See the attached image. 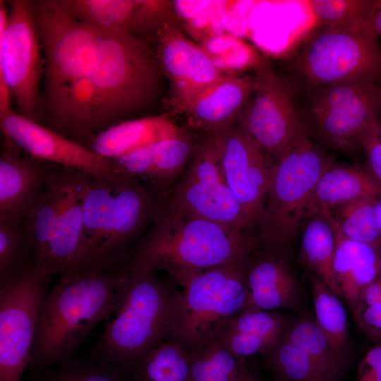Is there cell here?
Wrapping results in <instances>:
<instances>
[{
    "label": "cell",
    "mask_w": 381,
    "mask_h": 381,
    "mask_svg": "<svg viewBox=\"0 0 381 381\" xmlns=\"http://www.w3.org/2000/svg\"><path fill=\"white\" fill-rule=\"evenodd\" d=\"M356 381H381V342L370 349L360 363Z\"/></svg>",
    "instance_id": "cell-43"
},
{
    "label": "cell",
    "mask_w": 381,
    "mask_h": 381,
    "mask_svg": "<svg viewBox=\"0 0 381 381\" xmlns=\"http://www.w3.org/2000/svg\"><path fill=\"white\" fill-rule=\"evenodd\" d=\"M375 211L381 233V198L377 199L375 204Z\"/></svg>",
    "instance_id": "cell-47"
},
{
    "label": "cell",
    "mask_w": 381,
    "mask_h": 381,
    "mask_svg": "<svg viewBox=\"0 0 381 381\" xmlns=\"http://www.w3.org/2000/svg\"><path fill=\"white\" fill-rule=\"evenodd\" d=\"M165 202L184 212L251 234L253 226L226 184L211 135L197 143L190 163Z\"/></svg>",
    "instance_id": "cell-11"
},
{
    "label": "cell",
    "mask_w": 381,
    "mask_h": 381,
    "mask_svg": "<svg viewBox=\"0 0 381 381\" xmlns=\"http://www.w3.org/2000/svg\"><path fill=\"white\" fill-rule=\"evenodd\" d=\"M4 137L0 154V217L25 222L55 164L31 156Z\"/></svg>",
    "instance_id": "cell-19"
},
{
    "label": "cell",
    "mask_w": 381,
    "mask_h": 381,
    "mask_svg": "<svg viewBox=\"0 0 381 381\" xmlns=\"http://www.w3.org/2000/svg\"><path fill=\"white\" fill-rule=\"evenodd\" d=\"M291 321L290 317L278 312H241L229 322L222 332L277 341L284 334Z\"/></svg>",
    "instance_id": "cell-40"
},
{
    "label": "cell",
    "mask_w": 381,
    "mask_h": 381,
    "mask_svg": "<svg viewBox=\"0 0 381 381\" xmlns=\"http://www.w3.org/2000/svg\"><path fill=\"white\" fill-rule=\"evenodd\" d=\"M97 29V61L90 76L96 95L95 134L147 104L163 73L158 60L128 30Z\"/></svg>",
    "instance_id": "cell-4"
},
{
    "label": "cell",
    "mask_w": 381,
    "mask_h": 381,
    "mask_svg": "<svg viewBox=\"0 0 381 381\" xmlns=\"http://www.w3.org/2000/svg\"><path fill=\"white\" fill-rule=\"evenodd\" d=\"M64 167L56 166L25 221L35 266L43 268L64 193Z\"/></svg>",
    "instance_id": "cell-26"
},
{
    "label": "cell",
    "mask_w": 381,
    "mask_h": 381,
    "mask_svg": "<svg viewBox=\"0 0 381 381\" xmlns=\"http://www.w3.org/2000/svg\"><path fill=\"white\" fill-rule=\"evenodd\" d=\"M262 355L275 381H338L284 334Z\"/></svg>",
    "instance_id": "cell-32"
},
{
    "label": "cell",
    "mask_w": 381,
    "mask_h": 381,
    "mask_svg": "<svg viewBox=\"0 0 381 381\" xmlns=\"http://www.w3.org/2000/svg\"><path fill=\"white\" fill-rule=\"evenodd\" d=\"M8 4V12L4 2L0 4V79L8 87L19 114L40 123L42 62L33 4L25 0Z\"/></svg>",
    "instance_id": "cell-10"
},
{
    "label": "cell",
    "mask_w": 381,
    "mask_h": 381,
    "mask_svg": "<svg viewBox=\"0 0 381 381\" xmlns=\"http://www.w3.org/2000/svg\"><path fill=\"white\" fill-rule=\"evenodd\" d=\"M156 31L157 60L170 82V106L184 113L198 95L226 74L217 69L198 44L171 23L165 21Z\"/></svg>",
    "instance_id": "cell-17"
},
{
    "label": "cell",
    "mask_w": 381,
    "mask_h": 381,
    "mask_svg": "<svg viewBox=\"0 0 381 381\" xmlns=\"http://www.w3.org/2000/svg\"><path fill=\"white\" fill-rule=\"evenodd\" d=\"M377 199L364 197L331 210L344 236L357 242L381 247V233L375 211Z\"/></svg>",
    "instance_id": "cell-36"
},
{
    "label": "cell",
    "mask_w": 381,
    "mask_h": 381,
    "mask_svg": "<svg viewBox=\"0 0 381 381\" xmlns=\"http://www.w3.org/2000/svg\"><path fill=\"white\" fill-rule=\"evenodd\" d=\"M152 223L121 265L165 272L183 288L201 272L246 261L261 245L258 236L171 207L165 196Z\"/></svg>",
    "instance_id": "cell-1"
},
{
    "label": "cell",
    "mask_w": 381,
    "mask_h": 381,
    "mask_svg": "<svg viewBox=\"0 0 381 381\" xmlns=\"http://www.w3.org/2000/svg\"><path fill=\"white\" fill-rule=\"evenodd\" d=\"M322 214L330 222L335 236L334 273L341 293L351 312L357 306L363 290L381 272V247L357 242L340 231L331 210Z\"/></svg>",
    "instance_id": "cell-22"
},
{
    "label": "cell",
    "mask_w": 381,
    "mask_h": 381,
    "mask_svg": "<svg viewBox=\"0 0 381 381\" xmlns=\"http://www.w3.org/2000/svg\"><path fill=\"white\" fill-rule=\"evenodd\" d=\"M196 144L190 133L181 128L176 135L155 143L143 182L159 193H167L169 184L192 156Z\"/></svg>",
    "instance_id": "cell-29"
},
{
    "label": "cell",
    "mask_w": 381,
    "mask_h": 381,
    "mask_svg": "<svg viewBox=\"0 0 381 381\" xmlns=\"http://www.w3.org/2000/svg\"><path fill=\"white\" fill-rule=\"evenodd\" d=\"M32 4L45 56L48 104L74 82L90 76L97 61L99 32L71 15L60 0Z\"/></svg>",
    "instance_id": "cell-8"
},
{
    "label": "cell",
    "mask_w": 381,
    "mask_h": 381,
    "mask_svg": "<svg viewBox=\"0 0 381 381\" xmlns=\"http://www.w3.org/2000/svg\"><path fill=\"white\" fill-rule=\"evenodd\" d=\"M315 320L337 353L346 363L351 349L346 310L339 298L313 274H309Z\"/></svg>",
    "instance_id": "cell-28"
},
{
    "label": "cell",
    "mask_w": 381,
    "mask_h": 381,
    "mask_svg": "<svg viewBox=\"0 0 381 381\" xmlns=\"http://www.w3.org/2000/svg\"><path fill=\"white\" fill-rule=\"evenodd\" d=\"M78 20L102 29H126L137 1L60 0Z\"/></svg>",
    "instance_id": "cell-37"
},
{
    "label": "cell",
    "mask_w": 381,
    "mask_h": 381,
    "mask_svg": "<svg viewBox=\"0 0 381 381\" xmlns=\"http://www.w3.org/2000/svg\"><path fill=\"white\" fill-rule=\"evenodd\" d=\"M377 119H378L379 123L381 124V100H380V109L378 111Z\"/></svg>",
    "instance_id": "cell-48"
},
{
    "label": "cell",
    "mask_w": 381,
    "mask_h": 381,
    "mask_svg": "<svg viewBox=\"0 0 381 381\" xmlns=\"http://www.w3.org/2000/svg\"><path fill=\"white\" fill-rule=\"evenodd\" d=\"M32 378V381H135L131 373L118 365L92 357L81 359L74 356Z\"/></svg>",
    "instance_id": "cell-38"
},
{
    "label": "cell",
    "mask_w": 381,
    "mask_h": 381,
    "mask_svg": "<svg viewBox=\"0 0 381 381\" xmlns=\"http://www.w3.org/2000/svg\"><path fill=\"white\" fill-rule=\"evenodd\" d=\"M211 135L226 184L254 227L266 203L272 164L236 123Z\"/></svg>",
    "instance_id": "cell-14"
},
{
    "label": "cell",
    "mask_w": 381,
    "mask_h": 381,
    "mask_svg": "<svg viewBox=\"0 0 381 381\" xmlns=\"http://www.w3.org/2000/svg\"><path fill=\"white\" fill-rule=\"evenodd\" d=\"M199 45L217 69L225 74L236 75L260 62L249 45L231 35H214L201 41Z\"/></svg>",
    "instance_id": "cell-39"
},
{
    "label": "cell",
    "mask_w": 381,
    "mask_h": 381,
    "mask_svg": "<svg viewBox=\"0 0 381 381\" xmlns=\"http://www.w3.org/2000/svg\"><path fill=\"white\" fill-rule=\"evenodd\" d=\"M308 89L333 85L381 84V48L372 32L324 27L296 59Z\"/></svg>",
    "instance_id": "cell-7"
},
{
    "label": "cell",
    "mask_w": 381,
    "mask_h": 381,
    "mask_svg": "<svg viewBox=\"0 0 381 381\" xmlns=\"http://www.w3.org/2000/svg\"><path fill=\"white\" fill-rule=\"evenodd\" d=\"M364 197L381 198V183L371 172L360 167L331 165L320 176L305 217H311Z\"/></svg>",
    "instance_id": "cell-25"
},
{
    "label": "cell",
    "mask_w": 381,
    "mask_h": 381,
    "mask_svg": "<svg viewBox=\"0 0 381 381\" xmlns=\"http://www.w3.org/2000/svg\"><path fill=\"white\" fill-rule=\"evenodd\" d=\"M308 90L304 110L307 124L332 145H357L363 131L378 121L380 84L333 85Z\"/></svg>",
    "instance_id": "cell-12"
},
{
    "label": "cell",
    "mask_w": 381,
    "mask_h": 381,
    "mask_svg": "<svg viewBox=\"0 0 381 381\" xmlns=\"http://www.w3.org/2000/svg\"><path fill=\"white\" fill-rule=\"evenodd\" d=\"M212 1H174L173 6L180 18L188 23L194 20L211 6Z\"/></svg>",
    "instance_id": "cell-44"
},
{
    "label": "cell",
    "mask_w": 381,
    "mask_h": 381,
    "mask_svg": "<svg viewBox=\"0 0 381 381\" xmlns=\"http://www.w3.org/2000/svg\"><path fill=\"white\" fill-rule=\"evenodd\" d=\"M332 164V157L305 133L272 165L266 203L257 224L262 246L281 249L292 238L305 222L318 181Z\"/></svg>",
    "instance_id": "cell-5"
},
{
    "label": "cell",
    "mask_w": 381,
    "mask_h": 381,
    "mask_svg": "<svg viewBox=\"0 0 381 381\" xmlns=\"http://www.w3.org/2000/svg\"><path fill=\"white\" fill-rule=\"evenodd\" d=\"M252 79L251 95L239 111L236 123L272 165L300 136L308 133L291 83L277 75L267 60L260 61Z\"/></svg>",
    "instance_id": "cell-9"
},
{
    "label": "cell",
    "mask_w": 381,
    "mask_h": 381,
    "mask_svg": "<svg viewBox=\"0 0 381 381\" xmlns=\"http://www.w3.org/2000/svg\"><path fill=\"white\" fill-rule=\"evenodd\" d=\"M279 250L261 244L246 261L248 295L241 312L293 308L300 303L301 286Z\"/></svg>",
    "instance_id": "cell-18"
},
{
    "label": "cell",
    "mask_w": 381,
    "mask_h": 381,
    "mask_svg": "<svg viewBox=\"0 0 381 381\" xmlns=\"http://www.w3.org/2000/svg\"><path fill=\"white\" fill-rule=\"evenodd\" d=\"M123 267L65 272L39 306L30 362L33 377L69 361L95 326L116 312L123 292Z\"/></svg>",
    "instance_id": "cell-2"
},
{
    "label": "cell",
    "mask_w": 381,
    "mask_h": 381,
    "mask_svg": "<svg viewBox=\"0 0 381 381\" xmlns=\"http://www.w3.org/2000/svg\"><path fill=\"white\" fill-rule=\"evenodd\" d=\"M191 353L167 339L152 348L131 373L135 381H190Z\"/></svg>",
    "instance_id": "cell-30"
},
{
    "label": "cell",
    "mask_w": 381,
    "mask_h": 381,
    "mask_svg": "<svg viewBox=\"0 0 381 381\" xmlns=\"http://www.w3.org/2000/svg\"><path fill=\"white\" fill-rule=\"evenodd\" d=\"M380 302L381 272L378 277L363 290V291L361 294L357 306L371 305Z\"/></svg>",
    "instance_id": "cell-45"
},
{
    "label": "cell",
    "mask_w": 381,
    "mask_h": 381,
    "mask_svg": "<svg viewBox=\"0 0 381 381\" xmlns=\"http://www.w3.org/2000/svg\"><path fill=\"white\" fill-rule=\"evenodd\" d=\"M302 234L300 258L304 265L341 298L334 273L335 236L329 220L317 214L306 221Z\"/></svg>",
    "instance_id": "cell-27"
},
{
    "label": "cell",
    "mask_w": 381,
    "mask_h": 381,
    "mask_svg": "<svg viewBox=\"0 0 381 381\" xmlns=\"http://www.w3.org/2000/svg\"><path fill=\"white\" fill-rule=\"evenodd\" d=\"M190 381H258L217 339L191 353Z\"/></svg>",
    "instance_id": "cell-33"
},
{
    "label": "cell",
    "mask_w": 381,
    "mask_h": 381,
    "mask_svg": "<svg viewBox=\"0 0 381 381\" xmlns=\"http://www.w3.org/2000/svg\"><path fill=\"white\" fill-rule=\"evenodd\" d=\"M122 267L119 306L92 348L90 357L131 373L152 348L169 339L181 291L170 278Z\"/></svg>",
    "instance_id": "cell-3"
},
{
    "label": "cell",
    "mask_w": 381,
    "mask_h": 381,
    "mask_svg": "<svg viewBox=\"0 0 381 381\" xmlns=\"http://www.w3.org/2000/svg\"><path fill=\"white\" fill-rule=\"evenodd\" d=\"M352 313L363 332L372 340L381 342V302L358 306Z\"/></svg>",
    "instance_id": "cell-42"
},
{
    "label": "cell",
    "mask_w": 381,
    "mask_h": 381,
    "mask_svg": "<svg viewBox=\"0 0 381 381\" xmlns=\"http://www.w3.org/2000/svg\"><path fill=\"white\" fill-rule=\"evenodd\" d=\"M373 28L375 35L381 37V0L375 1L373 16Z\"/></svg>",
    "instance_id": "cell-46"
},
{
    "label": "cell",
    "mask_w": 381,
    "mask_h": 381,
    "mask_svg": "<svg viewBox=\"0 0 381 381\" xmlns=\"http://www.w3.org/2000/svg\"><path fill=\"white\" fill-rule=\"evenodd\" d=\"M376 0H312L308 5L324 27L375 33L373 16Z\"/></svg>",
    "instance_id": "cell-35"
},
{
    "label": "cell",
    "mask_w": 381,
    "mask_h": 381,
    "mask_svg": "<svg viewBox=\"0 0 381 381\" xmlns=\"http://www.w3.org/2000/svg\"><path fill=\"white\" fill-rule=\"evenodd\" d=\"M91 175L64 167V193L44 269L61 275L72 263L82 234L83 204Z\"/></svg>",
    "instance_id": "cell-20"
},
{
    "label": "cell",
    "mask_w": 381,
    "mask_h": 381,
    "mask_svg": "<svg viewBox=\"0 0 381 381\" xmlns=\"http://www.w3.org/2000/svg\"><path fill=\"white\" fill-rule=\"evenodd\" d=\"M284 335L339 381L347 363L334 350L314 318L302 316L292 320Z\"/></svg>",
    "instance_id": "cell-34"
},
{
    "label": "cell",
    "mask_w": 381,
    "mask_h": 381,
    "mask_svg": "<svg viewBox=\"0 0 381 381\" xmlns=\"http://www.w3.org/2000/svg\"><path fill=\"white\" fill-rule=\"evenodd\" d=\"M167 115L126 121L92 135L85 146L107 159L176 135L180 131Z\"/></svg>",
    "instance_id": "cell-23"
},
{
    "label": "cell",
    "mask_w": 381,
    "mask_h": 381,
    "mask_svg": "<svg viewBox=\"0 0 381 381\" xmlns=\"http://www.w3.org/2000/svg\"><path fill=\"white\" fill-rule=\"evenodd\" d=\"M246 261L217 267L194 277L181 293L168 339L190 353L218 339L246 305Z\"/></svg>",
    "instance_id": "cell-6"
},
{
    "label": "cell",
    "mask_w": 381,
    "mask_h": 381,
    "mask_svg": "<svg viewBox=\"0 0 381 381\" xmlns=\"http://www.w3.org/2000/svg\"><path fill=\"white\" fill-rule=\"evenodd\" d=\"M35 267L25 223L0 217V289L13 284Z\"/></svg>",
    "instance_id": "cell-31"
},
{
    "label": "cell",
    "mask_w": 381,
    "mask_h": 381,
    "mask_svg": "<svg viewBox=\"0 0 381 381\" xmlns=\"http://www.w3.org/2000/svg\"><path fill=\"white\" fill-rule=\"evenodd\" d=\"M51 277L36 266L0 289V381H21L28 367L39 306Z\"/></svg>",
    "instance_id": "cell-13"
},
{
    "label": "cell",
    "mask_w": 381,
    "mask_h": 381,
    "mask_svg": "<svg viewBox=\"0 0 381 381\" xmlns=\"http://www.w3.org/2000/svg\"><path fill=\"white\" fill-rule=\"evenodd\" d=\"M116 181L90 176L83 204L80 244L72 263L66 272L85 270L92 265L112 218Z\"/></svg>",
    "instance_id": "cell-24"
},
{
    "label": "cell",
    "mask_w": 381,
    "mask_h": 381,
    "mask_svg": "<svg viewBox=\"0 0 381 381\" xmlns=\"http://www.w3.org/2000/svg\"><path fill=\"white\" fill-rule=\"evenodd\" d=\"M0 124L4 136L32 157L110 181L124 176L109 159L13 110L0 118Z\"/></svg>",
    "instance_id": "cell-16"
},
{
    "label": "cell",
    "mask_w": 381,
    "mask_h": 381,
    "mask_svg": "<svg viewBox=\"0 0 381 381\" xmlns=\"http://www.w3.org/2000/svg\"><path fill=\"white\" fill-rule=\"evenodd\" d=\"M356 145L363 150L372 174L381 183V124L378 121L363 131Z\"/></svg>",
    "instance_id": "cell-41"
},
{
    "label": "cell",
    "mask_w": 381,
    "mask_h": 381,
    "mask_svg": "<svg viewBox=\"0 0 381 381\" xmlns=\"http://www.w3.org/2000/svg\"><path fill=\"white\" fill-rule=\"evenodd\" d=\"M249 75H224L198 95L184 114L188 125L206 135L219 133L236 123L251 95Z\"/></svg>",
    "instance_id": "cell-21"
},
{
    "label": "cell",
    "mask_w": 381,
    "mask_h": 381,
    "mask_svg": "<svg viewBox=\"0 0 381 381\" xmlns=\"http://www.w3.org/2000/svg\"><path fill=\"white\" fill-rule=\"evenodd\" d=\"M163 195L129 177L117 180L114 186L113 215L108 231L87 270L107 271L119 267L131 243L147 224L153 221Z\"/></svg>",
    "instance_id": "cell-15"
}]
</instances>
